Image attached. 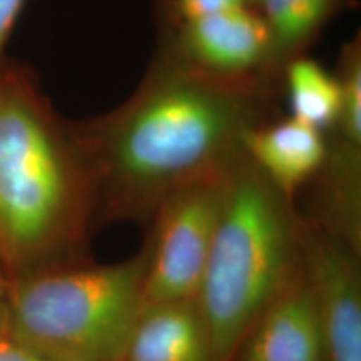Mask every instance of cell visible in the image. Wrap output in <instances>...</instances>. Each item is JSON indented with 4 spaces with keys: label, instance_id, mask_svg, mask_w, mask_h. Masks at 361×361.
<instances>
[{
    "label": "cell",
    "instance_id": "6da1fadb",
    "mask_svg": "<svg viewBox=\"0 0 361 361\" xmlns=\"http://www.w3.org/2000/svg\"><path fill=\"white\" fill-rule=\"evenodd\" d=\"M281 85L197 69L161 44L123 104L74 121L94 194V224L146 226L176 189L229 166L256 126L279 116Z\"/></svg>",
    "mask_w": 361,
    "mask_h": 361
},
{
    "label": "cell",
    "instance_id": "7a4b0ae2",
    "mask_svg": "<svg viewBox=\"0 0 361 361\" xmlns=\"http://www.w3.org/2000/svg\"><path fill=\"white\" fill-rule=\"evenodd\" d=\"M94 194L74 121L32 67L0 71V269L8 281L85 263Z\"/></svg>",
    "mask_w": 361,
    "mask_h": 361
},
{
    "label": "cell",
    "instance_id": "3957f363",
    "mask_svg": "<svg viewBox=\"0 0 361 361\" xmlns=\"http://www.w3.org/2000/svg\"><path fill=\"white\" fill-rule=\"evenodd\" d=\"M300 274V209L243 149L229 168L196 295L219 361H236L261 314Z\"/></svg>",
    "mask_w": 361,
    "mask_h": 361
},
{
    "label": "cell",
    "instance_id": "277c9868",
    "mask_svg": "<svg viewBox=\"0 0 361 361\" xmlns=\"http://www.w3.org/2000/svg\"><path fill=\"white\" fill-rule=\"evenodd\" d=\"M144 251L8 281V335L47 361H121L144 310Z\"/></svg>",
    "mask_w": 361,
    "mask_h": 361
},
{
    "label": "cell",
    "instance_id": "5b68a950",
    "mask_svg": "<svg viewBox=\"0 0 361 361\" xmlns=\"http://www.w3.org/2000/svg\"><path fill=\"white\" fill-rule=\"evenodd\" d=\"M231 164L176 189L144 226V308L196 300Z\"/></svg>",
    "mask_w": 361,
    "mask_h": 361
},
{
    "label": "cell",
    "instance_id": "8992f818",
    "mask_svg": "<svg viewBox=\"0 0 361 361\" xmlns=\"http://www.w3.org/2000/svg\"><path fill=\"white\" fill-rule=\"evenodd\" d=\"M301 271L326 361H361L360 250L301 213Z\"/></svg>",
    "mask_w": 361,
    "mask_h": 361
},
{
    "label": "cell",
    "instance_id": "52a82bcc",
    "mask_svg": "<svg viewBox=\"0 0 361 361\" xmlns=\"http://www.w3.org/2000/svg\"><path fill=\"white\" fill-rule=\"evenodd\" d=\"M162 45L197 69L228 78L271 74V37L261 13L251 6L211 13L166 29Z\"/></svg>",
    "mask_w": 361,
    "mask_h": 361
},
{
    "label": "cell",
    "instance_id": "ba28073f",
    "mask_svg": "<svg viewBox=\"0 0 361 361\" xmlns=\"http://www.w3.org/2000/svg\"><path fill=\"white\" fill-rule=\"evenodd\" d=\"M246 156L261 173L296 202L300 192L322 169L328 152L326 134L295 117H274L243 139Z\"/></svg>",
    "mask_w": 361,
    "mask_h": 361
},
{
    "label": "cell",
    "instance_id": "9c48e42d",
    "mask_svg": "<svg viewBox=\"0 0 361 361\" xmlns=\"http://www.w3.org/2000/svg\"><path fill=\"white\" fill-rule=\"evenodd\" d=\"M236 361H326L303 271L261 314L243 341Z\"/></svg>",
    "mask_w": 361,
    "mask_h": 361
},
{
    "label": "cell",
    "instance_id": "30bf717a",
    "mask_svg": "<svg viewBox=\"0 0 361 361\" xmlns=\"http://www.w3.org/2000/svg\"><path fill=\"white\" fill-rule=\"evenodd\" d=\"M121 361H219L196 300L146 306Z\"/></svg>",
    "mask_w": 361,
    "mask_h": 361
},
{
    "label": "cell",
    "instance_id": "8fae6325",
    "mask_svg": "<svg viewBox=\"0 0 361 361\" xmlns=\"http://www.w3.org/2000/svg\"><path fill=\"white\" fill-rule=\"evenodd\" d=\"M345 0H258L271 37V74L281 82L283 67L305 56Z\"/></svg>",
    "mask_w": 361,
    "mask_h": 361
},
{
    "label": "cell",
    "instance_id": "7c38bea8",
    "mask_svg": "<svg viewBox=\"0 0 361 361\" xmlns=\"http://www.w3.org/2000/svg\"><path fill=\"white\" fill-rule=\"evenodd\" d=\"M281 85L286 90L290 116L326 134L340 112V84L314 59L295 57L283 67Z\"/></svg>",
    "mask_w": 361,
    "mask_h": 361
},
{
    "label": "cell",
    "instance_id": "4fadbf2b",
    "mask_svg": "<svg viewBox=\"0 0 361 361\" xmlns=\"http://www.w3.org/2000/svg\"><path fill=\"white\" fill-rule=\"evenodd\" d=\"M157 4H159V12L164 19L166 29L201 19L211 13L250 6L246 0H157Z\"/></svg>",
    "mask_w": 361,
    "mask_h": 361
},
{
    "label": "cell",
    "instance_id": "5bb4252c",
    "mask_svg": "<svg viewBox=\"0 0 361 361\" xmlns=\"http://www.w3.org/2000/svg\"><path fill=\"white\" fill-rule=\"evenodd\" d=\"M27 0H0V71L8 61L6 49Z\"/></svg>",
    "mask_w": 361,
    "mask_h": 361
},
{
    "label": "cell",
    "instance_id": "9a60e30c",
    "mask_svg": "<svg viewBox=\"0 0 361 361\" xmlns=\"http://www.w3.org/2000/svg\"><path fill=\"white\" fill-rule=\"evenodd\" d=\"M0 361H47L8 335L0 333Z\"/></svg>",
    "mask_w": 361,
    "mask_h": 361
},
{
    "label": "cell",
    "instance_id": "2e32d148",
    "mask_svg": "<svg viewBox=\"0 0 361 361\" xmlns=\"http://www.w3.org/2000/svg\"><path fill=\"white\" fill-rule=\"evenodd\" d=\"M0 333H8V279L0 271Z\"/></svg>",
    "mask_w": 361,
    "mask_h": 361
},
{
    "label": "cell",
    "instance_id": "e0dca14e",
    "mask_svg": "<svg viewBox=\"0 0 361 361\" xmlns=\"http://www.w3.org/2000/svg\"><path fill=\"white\" fill-rule=\"evenodd\" d=\"M246 2L250 4L251 7H255V8H256V6H258V0H246Z\"/></svg>",
    "mask_w": 361,
    "mask_h": 361
},
{
    "label": "cell",
    "instance_id": "ac0fdd59",
    "mask_svg": "<svg viewBox=\"0 0 361 361\" xmlns=\"http://www.w3.org/2000/svg\"><path fill=\"white\" fill-rule=\"evenodd\" d=\"M0 271H2V269H0Z\"/></svg>",
    "mask_w": 361,
    "mask_h": 361
}]
</instances>
